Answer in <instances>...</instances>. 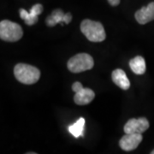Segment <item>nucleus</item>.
I'll return each mask as SVG.
<instances>
[{"label":"nucleus","mask_w":154,"mask_h":154,"mask_svg":"<svg viewBox=\"0 0 154 154\" xmlns=\"http://www.w3.org/2000/svg\"><path fill=\"white\" fill-rule=\"evenodd\" d=\"M151 154H154V150L152 151V152H151Z\"/></svg>","instance_id":"nucleus-17"},{"label":"nucleus","mask_w":154,"mask_h":154,"mask_svg":"<svg viewBox=\"0 0 154 154\" xmlns=\"http://www.w3.org/2000/svg\"><path fill=\"white\" fill-rule=\"evenodd\" d=\"M81 31L92 42H102L106 38L105 28L99 22L85 19L81 23Z\"/></svg>","instance_id":"nucleus-1"},{"label":"nucleus","mask_w":154,"mask_h":154,"mask_svg":"<svg viewBox=\"0 0 154 154\" xmlns=\"http://www.w3.org/2000/svg\"><path fill=\"white\" fill-rule=\"evenodd\" d=\"M43 5L40 4H36L33 6L31 7L29 12L24 10V9H20L19 10V14L20 17L24 22L28 25V26H32L34 25L35 23H37L38 21V17L43 12Z\"/></svg>","instance_id":"nucleus-5"},{"label":"nucleus","mask_w":154,"mask_h":154,"mask_svg":"<svg viewBox=\"0 0 154 154\" xmlns=\"http://www.w3.org/2000/svg\"><path fill=\"white\" fill-rule=\"evenodd\" d=\"M142 135L141 134H126L122 136L119 141V146L123 151H133L138 147V146L142 141Z\"/></svg>","instance_id":"nucleus-7"},{"label":"nucleus","mask_w":154,"mask_h":154,"mask_svg":"<svg viewBox=\"0 0 154 154\" xmlns=\"http://www.w3.org/2000/svg\"><path fill=\"white\" fill-rule=\"evenodd\" d=\"M14 75L18 82L23 84L31 85L38 82L40 77V71L36 67L26 64L17 63L14 68Z\"/></svg>","instance_id":"nucleus-2"},{"label":"nucleus","mask_w":154,"mask_h":154,"mask_svg":"<svg viewBox=\"0 0 154 154\" xmlns=\"http://www.w3.org/2000/svg\"><path fill=\"white\" fill-rule=\"evenodd\" d=\"M82 84L81 82H75L73 85H72V90L75 92V93H76L78 92L80 89H82Z\"/></svg>","instance_id":"nucleus-14"},{"label":"nucleus","mask_w":154,"mask_h":154,"mask_svg":"<svg viewBox=\"0 0 154 154\" xmlns=\"http://www.w3.org/2000/svg\"><path fill=\"white\" fill-rule=\"evenodd\" d=\"M95 98L94 92L88 88H82L75 93L74 97L75 103L78 105H86L90 104Z\"/></svg>","instance_id":"nucleus-9"},{"label":"nucleus","mask_w":154,"mask_h":154,"mask_svg":"<svg viewBox=\"0 0 154 154\" xmlns=\"http://www.w3.org/2000/svg\"><path fill=\"white\" fill-rule=\"evenodd\" d=\"M84 126H85V119L83 117H81L74 124L69 126V131L72 135H74L75 138L84 136Z\"/></svg>","instance_id":"nucleus-13"},{"label":"nucleus","mask_w":154,"mask_h":154,"mask_svg":"<svg viewBox=\"0 0 154 154\" xmlns=\"http://www.w3.org/2000/svg\"><path fill=\"white\" fill-rule=\"evenodd\" d=\"M135 19L140 24H146L154 20V2L150 3L147 6H144L135 12Z\"/></svg>","instance_id":"nucleus-8"},{"label":"nucleus","mask_w":154,"mask_h":154,"mask_svg":"<svg viewBox=\"0 0 154 154\" xmlns=\"http://www.w3.org/2000/svg\"><path fill=\"white\" fill-rule=\"evenodd\" d=\"M71 21H72L71 13L68 12V13H66V14L64 15V17H63V22H64L65 24H69V23L71 22Z\"/></svg>","instance_id":"nucleus-15"},{"label":"nucleus","mask_w":154,"mask_h":154,"mask_svg":"<svg viewBox=\"0 0 154 154\" xmlns=\"http://www.w3.org/2000/svg\"><path fill=\"white\" fill-rule=\"evenodd\" d=\"M67 66L72 73H81L93 69L94 61L93 57L88 53H78L68 61Z\"/></svg>","instance_id":"nucleus-4"},{"label":"nucleus","mask_w":154,"mask_h":154,"mask_svg":"<svg viewBox=\"0 0 154 154\" xmlns=\"http://www.w3.org/2000/svg\"><path fill=\"white\" fill-rule=\"evenodd\" d=\"M23 35L22 27L16 22L4 20L0 22V38L2 40L16 42L21 39Z\"/></svg>","instance_id":"nucleus-3"},{"label":"nucleus","mask_w":154,"mask_h":154,"mask_svg":"<svg viewBox=\"0 0 154 154\" xmlns=\"http://www.w3.org/2000/svg\"><path fill=\"white\" fill-rule=\"evenodd\" d=\"M108 2L111 6H117L120 4V0H108Z\"/></svg>","instance_id":"nucleus-16"},{"label":"nucleus","mask_w":154,"mask_h":154,"mask_svg":"<svg viewBox=\"0 0 154 154\" xmlns=\"http://www.w3.org/2000/svg\"><path fill=\"white\" fill-rule=\"evenodd\" d=\"M149 126V122L146 117H140L139 119L132 118L124 125V132L125 134H142L148 129Z\"/></svg>","instance_id":"nucleus-6"},{"label":"nucleus","mask_w":154,"mask_h":154,"mask_svg":"<svg viewBox=\"0 0 154 154\" xmlns=\"http://www.w3.org/2000/svg\"><path fill=\"white\" fill-rule=\"evenodd\" d=\"M65 13L60 9H57L50 15L49 17L45 19V23L48 27H54L58 23H64L63 22V17Z\"/></svg>","instance_id":"nucleus-12"},{"label":"nucleus","mask_w":154,"mask_h":154,"mask_svg":"<svg viewBox=\"0 0 154 154\" xmlns=\"http://www.w3.org/2000/svg\"><path fill=\"white\" fill-rule=\"evenodd\" d=\"M129 67L131 70L136 75H143L146 69L145 59L140 56H137L129 61Z\"/></svg>","instance_id":"nucleus-11"},{"label":"nucleus","mask_w":154,"mask_h":154,"mask_svg":"<svg viewBox=\"0 0 154 154\" xmlns=\"http://www.w3.org/2000/svg\"><path fill=\"white\" fill-rule=\"evenodd\" d=\"M111 79L113 82L122 90H128L130 88V82L128 78L127 77L126 73L121 69H116L113 70L111 74Z\"/></svg>","instance_id":"nucleus-10"}]
</instances>
